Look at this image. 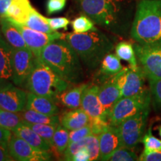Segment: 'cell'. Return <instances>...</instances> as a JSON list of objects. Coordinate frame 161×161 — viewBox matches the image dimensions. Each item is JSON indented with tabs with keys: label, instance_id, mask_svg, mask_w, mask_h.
I'll return each mask as SVG.
<instances>
[{
	"label": "cell",
	"instance_id": "obj_1",
	"mask_svg": "<svg viewBox=\"0 0 161 161\" xmlns=\"http://www.w3.org/2000/svg\"><path fill=\"white\" fill-rule=\"evenodd\" d=\"M40 58L69 83L78 84L83 80L84 72L80 58L64 37L44 47Z\"/></svg>",
	"mask_w": 161,
	"mask_h": 161
},
{
	"label": "cell",
	"instance_id": "obj_2",
	"mask_svg": "<svg viewBox=\"0 0 161 161\" xmlns=\"http://www.w3.org/2000/svg\"><path fill=\"white\" fill-rule=\"evenodd\" d=\"M130 35L141 45L161 46V0H140Z\"/></svg>",
	"mask_w": 161,
	"mask_h": 161
},
{
	"label": "cell",
	"instance_id": "obj_3",
	"mask_svg": "<svg viewBox=\"0 0 161 161\" xmlns=\"http://www.w3.org/2000/svg\"><path fill=\"white\" fill-rule=\"evenodd\" d=\"M64 38L86 67L95 69L114 49V43L98 29L85 33H68Z\"/></svg>",
	"mask_w": 161,
	"mask_h": 161
},
{
	"label": "cell",
	"instance_id": "obj_4",
	"mask_svg": "<svg viewBox=\"0 0 161 161\" xmlns=\"http://www.w3.org/2000/svg\"><path fill=\"white\" fill-rule=\"evenodd\" d=\"M71 85L72 84L60 77L40 58H35L33 69L23 86L29 92L56 102L57 96L69 89Z\"/></svg>",
	"mask_w": 161,
	"mask_h": 161
},
{
	"label": "cell",
	"instance_id": "obj_5",
	"mask_svg": "<svg viewBox=\"0 0 161 161\" xmlns=\"http://www.w3.org/2000/svg\"><path fill=\"white\" fill-rule=\"evenodd\" d=\"M80 8L94 23L105 28L117 23L120 12L119 0H77Z\"/></svg>",
	"mask_w": 161,
	"mask_h": 161
},
{
	"label": "cell",
	"instance_id": "obj_6",
	"mask_svg": "<svg viewBox=\"0 0 161 161\" xmlns=\"http://www.w3.org/2000/svg\"><path fill=\"white\" fill-rule=\"evenodd\" d=\"M152 101L149 88L137 95L120 98L108 114V122L110 125L118 126L126 119L150 108Z\"/></svg>",
	"mask_w": 161,
	"mask_h": 161
},
{
	"label": "cell",
	"instance_id": "obj_7",
	"mask_svg": "<svg viewBox=\"0 0 161 161\" xmlns=\"http://www.w3.org/2000/svg\"><path fill=\"white\" fill-rule=\"evenodd\" d=\"M150 114V108L126 119L117 127L121 146L134 149L142 141Z\"/></svg>",
	"mask_w": 161,
	"mask_h": 161
},
{
	"label": "cell",
	"instance_id": "obj_8",
	"mask_svg": "<svg viewBox=\"0 0 161 161\" xmlns=\"http://www.w3.org/2000/svg\"><path fill=\"white\" fill-rule=\"evenodd\" d=\"M138 63L148 80L161 78V46L134 45Z\"/></svg>",
	"mask_w": 161,
	"mask_h": 161
},
{
	"label": "cell",
	"instance_id": "obj_9",
	"mask_svg": "<svg viewBox=\"0 0 161 161\" xmlns=\"http://www.w3.org/2000/svg\"><path fill=\"white\" fill-rule=\"evenodd\" d=\"M116 78L122 97L137 95L146 89L145 80L147 78L140 65L134 68H123L116 74Z\"/></svg>",
	"mask_w": 161,
	"mask_h": 161
},
{
	"label": "cell",
	"instance_id": "obj_10",
	"mask_svg": "<svg viewBox=\"0 0 161 161\" xmlns=\"http://www.w3.org/2000/svg\"><path fill=\"white\" fill-rule=\"evenodd\" d=\"M35 57L29 47L14 49L12 54V81L23 86L33 69Z\"/></svg>",
	"mask_w": 161,
	"mask_h": 161
},
{
	"label": "cell",
	"instance_id": "obj_11",
	"mask_svg": "<svg viewBox=\"0 0 161 161\" xmlns=\"http://www.w3.org/2000/svg\"><path fill=\"white\" fill-rule=\"evenodd\" d=\"M8 151L11 158L18 161H47L52 158L49 152L35 149L13 133L8 145Z\"/></svg>",
	"mask_w": 161,
	"mask_h": 161
},
{
	"label": "cell",
	"instance_id": "obj_12",
	"mask_svg": "<svg viewBox=\"0 0 161 161\" xmlns=\"http://www.w3.org/2000/svg\"><path fill=\"white\" fill-rule=\"evenodd\" d=\"M16 27L19 29L20 33L22 34L25 40L26 45L31 49L32 53L35 58H40L42 50L46 47L48 44L56 40L63 38L64 35L60 32L56 31L53 34H47L35 31L30 28L27 27L23 24H19L13 21Z\"/></svg>",
	"mask_w": 161,
	"mask_h": 161
},
{
	"label": "cell",
	"instance_id": "obj_13",
	"mask_svg": "<svg viewBox=\"0 0 161 161\" xmlns=\"http://www.w3.org/2000/svg\"><path fill=\"white\" fill-rule=\"evenodd\" d=\"M28 92L9 84L0 88V108L11 112H20L25 108Z\"/></svg>",
	"mask_w": 161,
	"mask_h": 161
},
{
	"label": "cell",
	"instance_id": "obj_14",
	"mask_svg": "<svg viewBox=\"0 0 161 161\" xmlns=\"http://www.w3.org/2000/svg\"><path fill=\"white\" fill-rule=\"evenodd\" d=\"M80 108L90 116V119H102L108 122L103 107L98 98V86L87 84L81 97Z\"/></svg>",
	"mask_w": 161,
	"mask_h": 161
},
{
	"label": "cell",
	"instance_id": "obj_15",
	"mask_svg": "<svg viewBox=\"0 0 161 161\" xmlns=\"http://www.w3.org/2000/svg\"><path fill=\"white\" fill-rule=\"evenodd\" d=\"M98 98L108 119V114L113 107L120 98H122L120 88L116 81V75L104 78L102 84L98 86Z\"/></svg>",
	"mask_w": 161,
	"mask_h": 161
},
{
	"label": "cell",
	"instance_id": "obj_16",
	"mask_svg": "<svg viewBox=\"0 0 161 161\" xmlns=\"http://www.w3.org/2000/svg\"><path fill=\"white\" fill-rule=\"evenodd\" d=\"M83 147H85L88 150L91 160H99L100 148L98 135L94 134H90L78 141L69 143L63 155L64 160H71L72 156L75 154V152Z\"/></svg>",
	"mask_w": 161,
	"mask_h": 161
},
{
	"label": "cell",
	"instance_id": "obj_17",
	"mask_svg": "<svg viewBox=\"0 0 161 161\" xmlns=\"http://www.w3.org/2000/svg\"><path fill=\"white\" fill-rule=\"evenodd\" d=\"M13 47L6 41L0 29V88L12 81Z\"/></svg>",
	"mask_w": 161,
	"mask_h": 161
},
{
	"label": "cell",
	"instance_id": "obj_18",
	"mask_svg": "<svg viewBox=\"0 0 161 161\" xmlns=\"http://www.w3.org/2000/svg\"><path fill=\"white\" fill-rule=\"evenodd\" d=\"M100 148V160H107L114 151L119 148L121 140L116 126L110 125L104 131L98 134Z\"/></svg>",
	"mask_w": 161,
	"mask_h": 161
},
{
	"label": "cell",
	"instance_id": "obj_19",
	"mask_svg": "<svg viewBox=\"0 0 161 161\" xmlns=\"http://www.w3.org/2000/svg\"><path fill=\"white\" fill-rule=\"evenodd\" d=\"M25 109L33 110L46 115H58L60 111L55 100L31 92H28Z\"/></svg>",
	"mask_w": 161,
	"mask_h": 161
},
{
	"label": "cell",
	"instance_id": "obj_20",
	"mask_svg": "<svg viewBox=\"0 0 161 161\" xmlns=\"http://www.w3.org/2000/svg\"><path fill=\"white\" fill-rule=\"evenodd\" d=\"M0 29L4 38L14 49L28 47L22 34L8 17L5 16L0 17Z\"/></svg>",
	"mask_w": 161,
	"mask_h": 161
},
{
	"label": "cell",
	"instance_id": "obj_21",
	"mask_svg": "<svg viewBox=\"0 0 161 161\" xmlns=\"http://www.w3.org/2000/svg\"><path fill=\"white\" fill-rule=\"evenodd\" d=\"M60 124L68 130H72L87 125L90 122V116L81 108L71 109L62 113L59 116Z\"/></svg>",
	"mask_w": 161,
	"mask_h": 161
},
{
	"label": "cell",
	"instance_id": "obj_22",
	"mask_svg": "<svg viewBox=\"0 0 161 161\" xmlns=\"http://www.w3.org/2000/svg\"><path fill=\"white\" fill-rule=\"evenodd\" d=\"M12 133L27 142L35 149L49 152L51 151V146L49 142H46L35 130L25 125L21 124L17 128L12 130Z\"/></svg>",
	"mask_w": 161,
	"mask_h": 161
},
{
	"label": "cell",
	"instance_id": "obj_23",
	"mask_svg": "<svg viewBox=\"0 0 161 161\" xmlns=\"http://www.w3.org/2000/svg\"><path fill=\"white\" fill-rule=\"evenodd\" d=\"M34 8L29 0H12L6 12L5 17L16 23L25 25Z\"/></svg>",
	"mask_w": 161,
	"mask_h": 161
},
{
	"label": "cell",
	"instance_id": "obj_24",
	"mask_svg": "<svg viewBox=\"0 0 161 161\" xmlns=\"http://www.w3.org/2000/svg\"><path fill=\"white\" fill-rule=\"evenodd\" d=\"M86 85L87 84H82L75 87H69L57 96L56 102H59L62 105L69 109L79 108L81 103L82 94Z\"/></svg>",
	"mask_w": 161,
	"mask_h": 161
},
{
	"label": "cell",
	"instance_id": "obj_25",
	"mask_svg": "<svg viewBox=\"0 0 161 161\" xmlns=\"http://www.w3.org/2000/svg\"><path fill=\"white\" fill-rule=\"evenodd\" d=\"M23 122L36 124H49L57 126L60 124V119L58 115H46L35 110L24 109L19 112Z\"/></svg>",
	"mask_w": 161,
	"mask_h": 161
},
{
	"label": "cell",
	"instance_id": "obj_26",
	"mask_svg": "<svg viewBox=\"0 0 161 161\" xmlns=\"http://www.w3.org/2000/svg\"><path fill=\"white\" fill-rule=\"evenodd\" d=\"M69 144V132L63 125L59 124L56 127L53 136L51 151L56 157H62Z\"/></svg>",
	"mask_w": 161,
	"mask_h": 161
},
{
	"label": "cell",
	"instance_id": "obj_27",
	"mask_svg": "<svg viewBox=\"0 0 161 161\" xmlns=\"http://www.w3.org/2000/svg\"><path fill=\"white\" fill-rule=\"evenodd\" d=\"M122 69L123 66L121 64L118 56L114 54L108 53L101 63L99 73L103 75L104 78H107L116 75Z\"/></svg>",
	"mask_w": 161,
	"mask_h": 161
},
{
	"label": "cell",
	"instance_id": "obj_28",
	"mask_svg": "<svg viewBox=\"0 0 161 161\" xmlns=\"http://www.w3.org/2000/svg\"><path fill=\"white\" fill-rule=\"evenodd\" d=\"M25 25L35 31L43 32V33L53 34L56 32L55 30L52 29L49 25L47 18L38 13L35 8L30 13Z\"/></svg>",
	"mask_w": 161,
	"mask_h": 161
},
{
	"label": "cell",
	"instance_id": "obj_29",
	"mask_svg": "<svg viewBox=\"0 0 161 161\" xmlns=\"http://www.w3.org/2000/svg\"><path fill=\"white\" fill-rule=\"evenodd\" d=\"M115 52L119 58L128 62L130 67L134 68L138 66L139 64L135 50L131 43L125 41L120 42L116 46Z\"/></svg>",
	"mask_w": 161,
	"mask_h": 161
},
{
	"label": "cell",
	"instance_id": "obj_30",
	"mask_svg": "<svg viewBox=\"0 0 161 161\" xmlns=\"http://www.w3.org/2000/svg\"><path fill=\"white\" fill-rule=\"evenodd\" d=\"M23 124L19 112H11L0 108V127L13 130Z\"/></svg>",
	"mask_w": 161,
	"mask_h": 161
},
{
	"label": "cell",
	"instance_id": "obj_31",
	"mask_svg": "<svg viewBox=\"0 0 161 161\" xmlns=\"http://www.w3.org/2000/svg\"><path fill=\"white\" fill-rule=\"evenodd\" d=\"M23 124L31 128L32 130H35L37 134H39L42 138H43L46 142H49L50 146H52L53 136L57 126L49 124H36L29 123V122H23Z\"/></svg>",
	"mask_w": 161,
	"mask_h": 161
},
{
	"label": "cell",
	"instance_id": "obj_32",
	"mask_svg": "<svg viewBox=\"0 0 161 161\" xmlns=\"http://www.w3.org/2000/svg\"><path fill=\"white\" fill-rule=\"evenodd\" d=\"M72 27L75 33H85L97 29L94 25V22L85 15H80L76 17L72 22Z\"/></svg>",
	"mask_w": 161,
	"mask_h": 161
},
{
	"label": "cell",
	"instance_id": "obj_33",
	"mask_svg": "<svg viewBox=\"0 0 161 161\" xmlns=\"http://www.w3.org/2000/svg\"><path fill=\"white\" fill-rule=\"evenodd\" d=\"M107 160L110 161H136L139 160L137 155L134 152L133 149L121 146L114 151L108 157Z\"/></svg>",
	"mask_w": 161,
	"mask_h": 161
},
{
	"label": "cell",
	"instance_id": "obj_34",
	"mask_svg": "<svg viewBox=\"0 0 161 161\" xmlns=\"http://www.w3.org/2000/svg\"><path fill=\"white\" fill-rule=\"evenodd\" d=\"M141 142L144 145V152H152L161 149V140L153 136L152 127L144 134Z\"/></svg>",
	"mask_w": 161,
	"mask_h": 161
},
{
	"label": "cell",
	"instance_id": "obj_35",
	"mask_svg": "<svg viewBox=\"0 0 161 161\" xmlns=\"http://www.w3.org/2000/svg\"><path fill=\"white\" fill-rule=\"evenodd\" d=\"M152 99L157 106L161 108V78L157 80H148Z\"/></svg>",
	"mask_w": 161,
	"mask_h": 161
},
{
	"label": "cell",
	"instance_id": "obj_36",
	"mask_svg": "<svg viewBox=\"0 0 161 161\" xmlns=\"http://www.w3.org/2000/svg\"><path fill=\"white\" fill-rule=\"evenodd\" d=\"M92 134V130L90 124L87 125L82 127V128H78V129L70 130L69 132V143L72 142L78 141L83 139L86 136L90 135Z\"/></svg>",
	"mask_w": 161,
	"mask_h": 161
},
{
	"label": "cell",
	"instance_id": "obj_37",
	"mask_svg": "<svg viewBox=\"0 0 161 161\" xmlns=\"http://www.w3.org/2000/svg\"><path fill=\"white\" fill-rule=\"evenodd\" d=\"M48 23L52 29L57 31L58 29L67 30L69 24V20L66 17L47 18Z\"/></svg>",
	"mask_w": 161,
	"mask_h": 161
},
{
	"label": "cell",
	"instance_id": "obj_38",
	"mask_svg": "<svg viewBox=\"0 0 161 161\" xmlns=\"http://www.w3.org/2000/svg\"><path fill=\"white\" fill-rule=\"evenodd\" d=\"M66 5V0H48L46 4V11L48 14L57 13L62 11Z\"/></svg>",
	"mask_w": 161,
	"mask_h": 161
},
{
	"label": "cell",
	"instance_id": "obj_39",
	"mask_svg": "<svg viewBox=\"0 0 161 161\" xmlns=\"http://www.w3.org/2000/svg\"><path fill=\"white\" fill-rule=\"evenodd\" d=\"M140 161H161V149L152 152H142L139 157Z\"/></svg>",
	"mask_w": 161,
	"mask_h": 161
},
{
	"label": "cell",
	"instance_id": "obj_40",
	"mask_svg": "<svg viewBox=\"0 0 161 161\" xmlns=\"http://www.w3.org/2000/svg\"><path fill=\"white\" fill-rule=\"evenodd\" d=\"M72 161H90V154L88 150L85 147H83L75 152V154L72 156Z\"/></svg>",
	"mask_w": 161,
	"mask_h": 161
},
{
	"label": "cell",
	"instance_id": "obj_41",
	"mask_svg": "<svg viewBox=\"0 0 161 161\" xmlns=\"http://www.w3.org/2000/svg\"><path fill=\"white\" fill-rule=\"evenodd\" d=\"M11 135V130L0 127V146L8 148V145Z\"/></svg>",
	"mask_w": 161,
	"mask_h": 161
},
{
	"label": "cell",
	"instance_id": "obj_42",
	"mask_svg": "<svg viewBox=\"0 0 161 161\" xmlns=\"http://www.w3.org/2000/svg\"><path fill=\"white\" fill-rule=\"evenodd\" d=\"M14 160L10 155L8 148L0 146V161H12Z\"/></svg>",
	"mask_w": 161,
	"mask_h": 161
},
{
	"label": "cell",
	"instance_id": "obj_43",
	"mask_svg": "<svg viewBox=\"0 0 161 161\" xmlns=\"http://www.w3.org/2000/svg\"><path fill=\"white\" fill-rule=\"evenodd\" d=\"M12 0H0V17L5 16Z\"/></svg>",
	"mask_w": 161,
	"mask_h": 161
},
{
	"label": "cell",
	"instance_id": "obj_44",
	"mask_svg": "<svg viewBox=\"0 0 161 161\" xmlns=\"http://www.w3.org/2000/svg\"><path fill=\"white\" fill-rule=\"evenodd\" d=\"M159 134H160V137H161V126L159 128Z\"/></svg>",
	"mask_w": 161,
	"mask_h": 161
}]
</instances>
